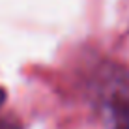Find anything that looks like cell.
Listing matches in <instances>:
<instances>
[{
  "mask_svg": "<svg viewBox=\"0 0 129 129\" xmlns=\"http://www.w3.org/2000/svg\"><path fill=\"white\" fill-rule=\"evenodd\" d=\"M0 129H19V127H17L15 125V123H6V122H0Z\"/></svg>",
  "mask_w": 129,
  "mask_h": 129,
  "instance_id": "2",
  "label": "cell"
},
{
  "mask_svg": "<svg viewBox=\"0 0 129 129\" xmlns=\"http://www.w3.org/2000/svg\"><path fill=\"white\" fill-rule=\"evenodd\" d=\"M4 101H6V92L2 90V88H0V107H2V103Z\"/></svg>",
  "mask_w": 129,
  "mask_h": 129,
  "instance_id": "3",
  "label": "cell"
},
{
  "mask_svg": "<svg viewBox=\"0 0 129 129\" xmlns=\"http://www.w3.org/2000/svg\"><path fill=\"white\" fill-rule=\"evenodd\" d=\"M94 97L110 129H129V68L101 66L94 79Z\"/></svg>",
  "mask_w": 129,
  "mask_h": 129,
  "instance_id": "1",
  "label": "cell"
}]
</instances>
